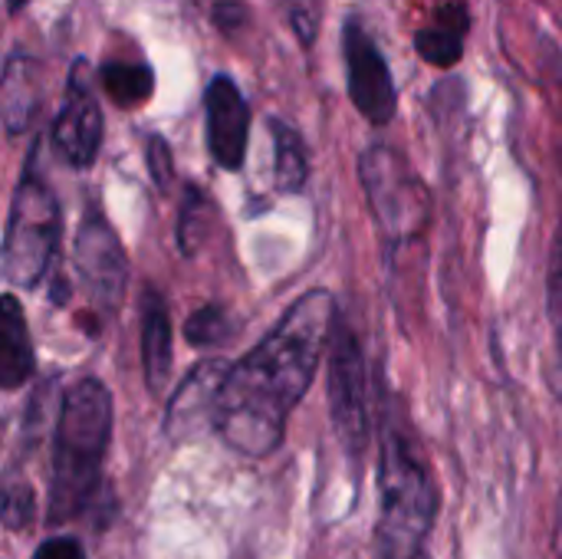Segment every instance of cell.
Listing matches in <instances>:
<instances>
[{"instance_id": "cell-12", "label": "cell", "mask_w": 562, "mask_h": 559, "mask_svg": "<svg viewBox=\"0 0 562 559\" xmlns=\"http://www.w3.org/2000/svg\"><path fill=\"white\" fill-rule=\"evenodd\" d=\"M224 372H227V366L217 359L194 366V372L184 379V385L178 389V395L168 405L165 428L171 438L191 435L198 425H214V402H217V389H221Z\"/></svg>"}, {"instance_id": "cell-13", "label": "cell", "mask_w": 562, "mask_h": 559, "mask_svg": "<svg viewBox=\"0 0 562 559\" xmlns=\"http://www.w3.org/2000/svg\"><path fill=\"white\" fill-rule=\"evenodd\" d=\"M43 76L40 66L30 56H10L3 72H0V122L7 125L10 135H20L23 128L33 125L40 96H43Z\"/></svg>"}, {"instance_id": "cell-23", "label": "cell", "mask_w": 562, "mask_h": 559, "mask_svg": "<svg viewBox=\"0 0 562 559\" xmlns=\"http://www.w3.org/2000/svg\"><path fill=\"white\" fill-rule=\"evenodd\" d=\"M148 158H151V175H155V181L165 188L168 185V178H171V161H168V148H165V142H151L148 145Z\"/></svg>"}, {"instance_id": "cell-5", "label": "cell", "mask_w": 562, "mask_h": 559, "mask_svg": "<svg viewBox=\"0 0 562 559\" xmlns=\"http://www.w3.org/2000/svg\"><path fill=\"white\" fill-rule=\"evenodd\" d=\"M359 178L389 247H405L431 227V191L405 155L389 145H372L359 158Z\"/></svg>"}, {"instance_id": "cell-25", "label": "cell", "mask_w": 562, "mask_h": 559, "mask_svg": "<svg viewBox=\"0 0 562 559\" xmlns=\"http://www.w3.org/2000/svg\"><path fill=\"white\" fill-rule=\"evenodd\" d=\"M560 244H562V237H560Z\"/></svg>"}, {"instance_id": "cell-15", "label": "cell", "mask_w": 562, "mask_h": 559, "mask_svg": "<svg viewBox=\"0 0 562 559\" xmlns=\"http://www.w3.org/2000/svg\"><path fill=\"white\" fill-rule=\"evenodd\" d=\"M142 366L145 382L158 392L171 372V316L158 290H145L142 297Z\"/></svg>"}, {"instance_id": "cell-14", "label": "cell", "mask_w": 562, "mask_h": 559, "mask_svg": "<svg viewBox=\"0 0 562 559\" xmlns=\"http://www.w3.org/2000/svg\"><path fill=\"white\" fill-rule=\"evenodd\" d=\"M33 376V343L23 306L13 293L0 297V389L13 392Z\"/></svg>"}, {"instance_id": "cell-7", "label": "cell", "mask_w": 562, "mask_h": 559, "mask_svg": "<svg viewBox=\"0 0 562 559\" xmlns=\"http://www.w3.org/2000/svg\"><path fill=\"white\" fill-rule=\"evenodd\" d=\"M342 59H346L349 99L359 109V115L375 128L389 125L398 109V89H395L389 59L382 56L379 43L359 20H346Z\"/></svg>"}, {"instance_id": "cell-4", "label": "cell", "mask_w": 562, "mask_h": 559, "mask_svg": "<svg viewBox=\"0 0 562 559\" xmlns=\"http://www.w3.org/2000/svg\"><path fill=\"white\" fill-rule=\"evenodd\" d=\"M56 244H59L56 194L46 185V178L30 168L23 171L7 214V231L0 247L3 277L20 290L36 287L56 257Z\"/></svg>"}, {"instance_id": "cell-8", "label": "cell", "mask_w": 562, "mask_h": 559, "mask_svg": "<svg viewBox=\"0 0 562 559\" xmlns=\"http://www.w3.org/2000/svg\"><path fill=\"white\" fill-rule=\"evenodd\" d=\"M53 142L72 168H89L102 145V109L89 79V66L76 63L66 82L63 109L53 125Z\"/></svg>"}, {"instance_id": "cell-21", "label": "cell", "mask_w": 562, "mask_h": 559, "mask_svg": "<svg viewBox=\"0 0 562 559\" xmlns=\"http://www.w3.org/2000/svg\"><path fill=\"white\" fill-rule=\"evenodd\" d=\"M547 290H550V297H547V303H550V320H553V333H557V346H560L562 356V244H557Z\"/></svg>"}, {"instance_id": "cell-16", "label": "cell", "mask_w": 562, "mask_h": 559, "mask_svg": "<svg viewBox=\"0 0 562 559\" xmlns=\"http://www.w3.org/2000/svg\"><path fill=\"white\" fill-rule=\"evenodd\" d=\"M102 89L105 96L122 105V109H138L151 99L155 89V76L145 63H132V59H109L102 63Z\"/></svg>"}, {"instance_id": "cell-2", "label": "cell", "mask_w": 562, "mask_h": 559, "mask_svg": "<svg viewBox=\"0 0 562 559\" xmlns=\"http://www.w3.org/2000/svg\"><path fill=\"white\" fill-rule=\"evenodd\" d=\"M438 524L435 468L412 425L389 409L379 455V559H431L428 537Z\"/></svg>"}, {"instance_id": "cell-11", "label": "cell", "mask_w": 562, "mask_h": 559, "mask_svg": "<svg viewBox=\"0 0 562 559\" xmlns=\"http://www.w3.org/2000/svg\"><path fill=\"white\" fill-rule=\"evenodd\" d=\"M471 33V10L468 0H441L415 33V49L428 66L451 69L461 63Z\"/></svg>"}, {"instance_id": "cell-19", "label": "cell", "mask_w": 562, "mask_h": 559, "mask_svg": "<svg viewBox=\"0 0 562 559\" xmlns=\"http://www.w3.org/2000/svg\"><path fill=\"white\" fill-rule=\"evenodd\" d=\"M293 33L303 46H313L323 26V0H286Z\"/></svg>"}, {"instance_id": "cell-6", "label": "cell", "mask_w": 562, "mask_h": 559, "mask_svg": "<svg viewBox=\"0 0 562 559\" xmlns=\"http://www.w3.org/2000/svg\"><path fill=\"white\" fill-rule=\"evenodd\" d=\"M329 415L339 445L346 455L359 465L369 448V376H366V356L359 346V336L349 323L336 316L329 333Z\"/></svg>"}, {"instance_id": "cell-24", "label": "cell", "mask_w": 562, "mask_h": 559, "mask_svg": "<svg viewBox=\"0 0 562 559\" xmlns=\"http://www.w3.org/2000/svg\"><path fill=\"white\" fill-rule=\"evenodd\" d=\"M26 3H30V0H7V7H10L13 13H20V10H23Z\"/></svg>"}, {"instance_id": "cell-18", "label": "cell", "mask_w": 562, "mask_h": 559, "mask_svg": "<svg viewBox=\"0 0 562 559\" xmlns=\"http://www.w3.org/2000/svg\"><path fill=\"white\" fill-rule=\"evenodd\" d=\"M33 488L20 478H7L0 481V524L7 530H26L33 524Z\"/></svg>"}, {"instance_id": "cell-20", "label": "cell", "mask_w": 562, "mask_h": 559, "mask_svg": "<svg viewBox=\"0 0 562 559\" xmlns=\"http://www.w3.org/2000/svg\"><path fill=\"white\" fill-rule=\"evenodd\" d=\"M224 336H227V323H224V313L217 306H204L188 320V339L198 346H214Z\"/></svg>"}, {"instance_id": "cell-17", "label": "cell", "mask_w": 562, "mask_h": 559, "mask_svg": "<svg viewBox=\"0 0 562 559\" xmlns=\"http://www.w3.org/2000/svg\"><path fill=\"white\" fill-rule=\"evenodd\" d=\"M273 128V152H277V161H273V175H277V188L293 194L306 185L310 178V158H306V145L303 138L296 135V128L283 125V122H270Z\"/></svg>"}, {"instance_id": "cell-9", "label": "cell", "mask_w": 562, "mask_h": 559, "mask_svg": "<svg viewBox=\"0 0 562 559\" xmlns=\"http://www.w3.org/2000/svg\"><path fill=\"white\" fill-rule=\"evenodd\" d=\"M207 115V148L224 171H237L247 155L250 138V109L244 92L231 76H214L204 92Z\"/></svg>"}, {"instance_id": "cell-22", "label": "cell", "mask_w": 562, "mask_h": 559, "mask_svg": "<svg viewBox=\"0 0 562 559\" xmlns=\"http://www.w3.org/2000/svg\"><path fill=\"white\" fill-rule=\"evenodd\" d=\"M33 559H89L76 537H53L36 547Z\"/></svg>"}, {"instance_id": "cell-1", "label": "cell", "mask_w": 562, "mask_h": 559, "mask_svg": "<svg viewBox=\"0 0 562 559\" xmlns=\"http://www.w3.org/2000/svg\"><path fill=\"white\" fill-rule=\"evenodd\" d=\"M336 316L333 293L310 290L237 366H227L214 402V428L227 448L247 458L280 448L326 356Z\"/></svg>"}, {"instance_id": "cell-10", "label": "cell", "mask_w": 562, "mask_h": 559, "mask_svg": "<svg viewBox=\"0 0 562 559\" xmlns=\"http://www.w3.org/2000/svg\"><path fill=\"white\" fill-rule=\"evenodd\" d=\"M76 264L82 280L95 290V297L109 306H115L125 293V254L119 247V237L102 217H89L76 241Z\"/></svg>"}, {"instance_id": "cell-3", "label": "cell", "mask_w": 562, "mask_h": 559, "mask_svg": "<svg viewBox=\"0 0 562 559\" xmlns=\"http://www.w3.org/2000/svg\"><path fill=\"white\" fill-rule=\"evenodd\" d=\"M112 438V395L99 379L69 385L56 418L49 521H79L102 494V465Z\"/></svg>"}]
</instances>
